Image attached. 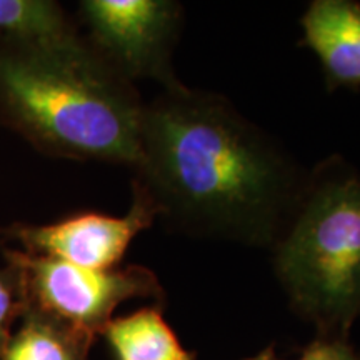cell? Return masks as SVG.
Listing matches in <instances>:
<instances>
[{
    "mask_svg": "<svg viewBox=\"0 0 360 360\" xmlns=\"http://www.w3.org/2000/svg\"><path fill=\"white\" fill-rule=\"evenodd\" d=\"M25 295L20 278L12 267L0 270V355L12 337V326L25 309Z\"/></svg>",
    "mask_w": 360,
    "mask_h": 360,
    "instance_id": "11",
    "label": "cell"
},
{
    "mask_svg": "<svg viewBox=\"0 0 360 360\" xmlns=\"http://www.w3.org/2000/svg\"><path fill=\"white\" fill-rule=\"evenodd\" d=\"M114 360H197L184 349L160 307L112 319L102 330ZM245 360H278L272 347Z\"/></svg>",
    "mask_w": 360,
    "mask_h": 360,
    "instance_id": "8",
    "label": "cell"
},
{
    "mask_svg": "<svg viewBox=\"0 0 360 360\" xmlns=\"http://www.w3.org/2000/svg\"><path fill=\"white\" fill-rule=\"evenodd\" d=\"M135 170L174 231L270 249L309 177L227 98L180 82L146 105Z\"/></svg>",
    "mask_w": 360,
    "mask_h": 360,
    "instance_id": "1",
    "label": "cell"
},
{
    "mask_svg": "<svg viewBox=\"0 0 360 360\" xmlns=\"http://www.w3.org/2000/svg\"><path fill=\"white\" fill-rule=\"evenodd\" d=\"M304 42L317 56L326 84L360 87V2L315 0L300 20Z\"/></svg>",
    "mask_w": 360,
    "mask_h": 360,
    "instance_id": "7",
    "label": "cell"
},
{
    "mask_svg": "<svg viewBox=\"0 0 360 360\" xmlns=\"http://www.w3.org/2000/svg\"><path fill=\"white\" fill-rule=\"evenodd\" d=\"M2 39L24 44L56 42L77 34L65 12L49 0H0Z\"/></svg>",
    "mask_w": 360,
    "mask_h": 360,
    "instance_id": "10",
    "label": "cell"
},
{
    "mask_svg": "<svg viewBox=\"0 0 360 360\" xmlns=\"http://www.w3.org/2000/svg\"><path fill=\"white\" fill-rule=\"evenodd\" d=\"M155 219L154 207L134 187V202L124 217L87 212L49 225H12L2 233L19 242L27 254L85 269H114L130 242Z\"/></svg>",
    "mask_w": 360,
    "mask_h": 360,
    "instance_id": "6",
    "label": "cell"
},
{
    "mask_svg": "<svg viewBox=\"0 0 360 360\" xmlns=\"http://www.w3.org/2000/svg\"><path fill=\"white\" fill-rule=\"evenodd\" d=\"M6 260L20 278L25 302L96 337L112 314L129 299H164L155 274L142 265L85 269L62 260L6 250Z\"/></svg>",
    "mask_w": 360,
    "mask_h": 360,
    "instance_id": "4",
    "label": "cell"
},
{
    "mask_svg": "<svg viewBox=\"0 0 360 360\" xmlns=\"http://www.w3.org/2000/svg\"><path fill=\"white\" fill-rule=\"evenodd\" d=\"M22 326L13 332L0 360H89L96 337L32 304H25Z\"/></svg>",
    "mask_w": 360,
    "mask_h": 360,
    "instance_id": "9",
    "label": "cell"
},
{
    "mask_svg": "<svg viewBox=\"0 0 360 360\" xmlns=\"http://www.w3.org/2000/svg\"><path fill=\"white\" fill-rule=\"evenodd\" d=\"M146 103L79 34L45 44L0 39V117L39 150L137 167Z\"/></svg>",
    "mask_w": 360,
    "mask_h": 360,
    "instance_id": "2",
    "label": "cell"
},
{
    "mask_svg": "<svg viewBox=\"0 0 360 360\" xmlns=\"http://www.w3.org/2000/svg\"><path fill=\"white\" fill-rule=\"evenodd\" d=\"M274 267L300 314L323 337L345 339L360 317V174L330 157L309 174L278 237Z\"/></svg>",
    "mask_w": 360,
    "mask_h": 360,
    "instance_id": "3",
    "label": "cell"
},
{
    "mask_svg": "<svg viewBox=\"0 0 360 360\" xmlns=\"http://www.w3.org/2000/svg\"><path fill=\"white\" fill-rule=\"evenodd\" d=\"M299 360H360V354L345 339L321 337L305 347Z\"/></svg>",
    "mask_w": 360,
    "mask_h": 360,
    "instance_id": "12",
    "label": "cell"
},
{
    "mask_svg": "<svg viewBox=\"0 0 360 360\" xmlns=\"http://www.w3.org/2000/svg\"><path fill=\"white\" fill-rule=\"evenodd\" d=\"M89 42L125 79H154L164 89L179 84L172 51L182 25V7L170 0L80 2Z\"/></svg>",
    "mask_w": 360,
    "mask_h": 360,
    "instance_id": "5",
    "label": "cell"
}]
</instances>
